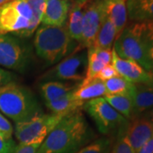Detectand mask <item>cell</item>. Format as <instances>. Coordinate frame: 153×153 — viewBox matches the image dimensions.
<instances>
[{
	"instance_id": "cell-1",
	"label": "cell",
	"mask_w": 153,
	"mask_h": 153,
	"mask_svg": "<svg viewBox=\"0 0 153 153\" xmlns=\"http://www.w3.org/2000/svg\"><path fill=\"white\" fill-rule=\"evenodd\" d=\"M82 109L65 115L45 137L37 153H76L90 142L93 133Z\"/></svg>"
},
{
	"instance_id": "cell-2",
	"label": "cell",
	"mask_w": 153,
	"mask_h": 153,
	"mask_svg": "<svg viewBox=\"0 0 153 153\" xmlns=\"http://www.w3.org/2000/svg\"><path fill=\"white\" fill-rule=\"evenodd\" d=\"M152 47L153 22H131L117 37L113 44V49L120 57L135 61L147 71L153 70Z\"/></svg>"
},
{
	"instance_id": "cell-3",
	"label": "cell",
	"mask_w": 153,
	"mask_h": 153,
	"mask_svg": "<svg viewBox=\"0 0 153 153\" xmlns=\"http://www.w3.org/2000/svg\"><path fill=\"white\" fill-rule=\"evenodd\" d=\"M0 112L16 123L44 113L33 91L16 82L0 88Z\"/></svg>"
},
{
	"instance_id": "cell-4",
	"label": "cell",
	"mask_w": 153,
	"mask_h": 153,
	"mask_svg": "<svg viewBox=\"0 0 153 153\" xmlns=\"http://www.w3.org/2000/svg\"><path fill=\"white\" fill-rule=\"evenodd\" d=\"M33 45L41 60L48 65H55L81 44L71 38L65 27L40 26L36 30Z\"/></svg>"
},
{
	"instance_id": "cell-5",
	"label": "cell",
	"mask_w": 153,
	"mask_h": 153,
	"mask_svg": "<svg viewBox=\"0 0 153 153\" xmlns=\"http://www.w3.org/2000/svg\"><path fill=\"white\" fill-rule=\"evenodd\" d=\"M87 64V49L80 45L73 53L44 72L40 80L42 82L62 81L81 83L86 76Z\"/></svg>"
},
{
	"instance_id": "cell-6",
	"label": "cell",
	"mask_w": 153,
	"mask_h": 153,
	"mask_svg": "<svg viewBox=\"0 0 153 153\" xmlns=\"http://www.w3.org/2000/svg\"><path fill=\"white\" fill-rule=\"evenodd\" d=\"M82 109L93 119L98 130L103 135L117 134L120 129L128 126L129 121L111 107L104 97L86 101Z\"/></svg>"
},
{
	"instance_id": "cell-7",
	"label": "cell",
	"mask_w": 153,
	"mask_h": 153,
	"mask_svg": "<svg viewBox=\"0 0 153 153\" xmlns=\"http://www.w3.org/2000/svg\"><path fill=\"white\" fill-rule=\"evenodd\" d=\"M33 11L27 0H10L0 6V35L18 36L29 27Z\"/></svg>"
},
{
	"instance_id": "cell-8",
	"label": "cell",
	"mask_w": 153,
	"mask_h": 153,
	"mask_svg": "<svg viewBox=\"0 0 153 153\" xmlns=\"http://www.w3.org/2000/svg\"><path fill=\"white\" fill-rule=\"evenodd\" d=\"M31 62V49L21 38L0 35V67L25 72Z\"/></svg>"
},
{
	"instance_id": "cell-9",
	"label": "cell",
	"mask_w": 153,
	"mask_h": 153,
	"mask_svg": "<svg viewBox=\"0 0 153 153\" xmlns=\"http://www.w3.org/2000/svg\"><path fill=\"white\" fill-rule=\"evenodd\" d=\"M67 113H48L36 116L30 120L16 123L14 134L19 144H30L44 140L61 118Z\"/></svg>"
},
{
	"instance_id": "cell-10",
	"label": "cell",
	"mask_w": 153,
	"mask_h": 153,
	"mask_svg": "<svg viewBox=\"0 0 153 153\" xmlns=\"http://www.w3.org/2000/svg\"><path fill=\"white\" fill-rule=\"evenodd\" d=\"M105 16L103 0H93L84 6L82 22V46L92 47Z\"/></svg>"
},
{
	"instance_id": "cell-11",
	"label": "cell",
	"mask_w": 153,
	"mask_h": 153,
	"mask_svg": "<svg viewBox=\"0 0 153 153\" xmlns=\"http://www.w3.org/2000/svg\"><path fill=\"white\" fill-rule=\"evenodd\" d=\"M111 65L117 74L132 83L153 84V70L147 71L140 64L132 60L123 59L112 48Z\"/></svg>"
},
{
	"instance_id": "cell-12",
	"label": "cell",
	"mask_w": 153,
	"mask_h": 153,
	"mask_svg": "<svg viewBox=\"0 0 153 153\" xmlns=\"http://www.w3.org/2000/svg\"><path fill=\"white\" fill-rule=\"evenodd\" d=\"M126 134L134 152L138 153L143 145L153 135V123L142 117L129 121Z\"/></svg>"
},
{
	"instance_id": "cell-13",
	"label": "cell",
	"mask_w": 153,
	"mask_h": 153,
	"mask_svg": "<svg viewBox=\"0 0 153 153\" xmlns=\"http://www.w3.org/2000/svg\"><path fill=\"white\" fill-rule=\"evenodd\" d=\"M71 6L69 0H46L42 26L65 27Z\"/></svg>"
},
{
	"instance_id": "cell-14",
	"label": "cell",
	"mask_w": 153,
	"mask_h": 153,
	"mask_svg": "<svg viewBox=\"0 0 153 153\" xmlns=\"http://www.w3.org/2000/svg\"><path fill=\"white\" fill-rule=\"evenodd\" d=\"M128 94L133 103L132 119L142 116L153 107V84L133 83Z\"/></svg>"
},
{
	"instance_id": "cell-15",
	"label": "cell",
	"mask_w": 153,
	"mask_h": 153,
	"mask_svg": "<svg viewBox=\"0 0 153 153\" xmlns=\"http://www.w3.org/2000/svg\"><path fill=\"white\" fill-rule=\"evenodd\" d=\"M127 0H103V5L105 16L113 23L117 37L120 34L127 26Z\"/></svg>"
},
{
	"instance_id": "cell-16",
	"label": "cell",
	"mask_w": 153,
	"mask_h": 153,
	"mask_svg": "<svg viewBox=\"0 0 153 153\" xmlns=\"http://www.w3.org/2000/svg\"><path fill=\"white\" fill-rule=\"evenodd\" d=\"M79 85V82L47 81L40 84L39 91L44 101L49 102L74 92Z\"/></svg>"
},
{
	"instance_id": "cell-17",
	"label": "cell",
	"mask_w": 153,
	"mask_h": 153,
	"mask_svg": "<svg viewBox=\"0 0 153 153\" xmlns=\"http://www.w3.org/2000/svg\"><path fill=\"white\" fill-rule=\"evenodd\" d=\"M85 4H80L75 1L71 3L68 17L65 26L71 38L76 41L77 43H79L81 45H82V40L83 10Z\"/></svg>"
},
{
	"instance_id": "cell-18",
	"label": "cell",
	"mask_w": 153,
	"mask_h": 153,
	"mask_svg": "<svg viewBox=\"0 0 153 153\" xmlns=\"http://www.w3.org/2000/svg\"><path fill=\"white\" fill-rule=\"evenodd\" d=\"M126 5L131 22H153V0H127Z\"/></svg>"
},
{
	"instance_id": "cell-19",
	"label": "cell",
	"mask_w": 153,
	"mask_h": 153,
	"mask_svg": "<svg viewBox=\"0 0 153 153\" xmlns=\"http://www.w3.org/2000/svg\"><path fill=\"white\" fill-rule=\"evenodd\" d=\"M73 94L76 100L85 103L94 99L105 97L106 95V90L104 82L94 78L89 82L80 83Z\"/></svg>"
},
{
	"instance_id": "cell-20",
	"label": "cell",
	"mask_w": 153,
	"mask_h": 153,
	"mask_svg": "<svg viewBox=\"0 0 153 153\" xmlns=\"http://www.w3.org/2000/svg\"><path fill=\"white\" fill-rule=\"evenodd\" d=\"M117 38V31L113 23L108 17L105 16L99 30L93 46L103 49H111Z\"/></svg>"
},
{
	"instance_id": "cell-21",
	"label": "cell",
	"mask_w": 153,
	"mask_h": 153,
	"mask_svg": "<svg viewBox=\"0 0 153 153\" xmlns=\"http://www.w3.org/2000/svg\"><path fill=\"white\" fill-rule=\"evenodd\" d=\"M73 93L68 94L52 101L45 102V105L52 113H69L72 111L82 108L84 103L76 100Z\"/></svg>"
},
{
	"instance_id": "cell-22",
	"label": "cell",
	"mask_w": 153,
	"mask_h": 153,
	"mask_svg": "<svg viewBox=\"0 0 153 153\" xmlns=\"http://www.w3.org/2000/svg\"><path fill=\"white\" fill-rule=\"evenodd\" d=\"M104 99L117 112L130 121L133 118V103L128 93L105 95Z\"/></svg>"
},
{
	"instance_id": "cell-23",
	"label": "cell",
	"mask_w": 153,
	"mask_h": 153,
	"mask_svg": "<svg viewBox=\"0 0 153 153\" xmlns=\"http://www.w3.org/2000/svg\"><path fill=\"white\" fill-rule=\"evenodd\" d=\"M27 2L33 11V17L29 24V27L25 31L20 33L17 36L18 38H24L31 37L36 32L42 21L46 0H27Z\"/></svg>"
},
{
	"instance_id": "cell-24",
	"label": "cell",
	"mask_w": 153,
	"mask_h": 153,
	"mask_svg": "<svg viewBox=\"0 0 153 153\" xmlns=\"http://www.w3.org/2000/svg\"><path fill=\"white\" fill-rule=\"evenodd\" d=\"M88 55V64H87V71H86V76L81 83L88 82L94 78L97 77L99 72L101 71V69L106 66L103 60H101L99 55L96 54V51L94 48L89 47L87 49Z\"/></svg>"
},
{
	"instance_id": "cell-25",
	"label": "cell",
	"mask_w": 153,
	"mask_h": 153,
	"mask_svg": "<svg viewBox=\"0 0 153 153\" xmlns=\"http://www.w3.org/2000/svg\"><path fill=\"white\" fill-rule=\"evenodd\" d=\"M113 140L110 137L103 136L89 142L76 153H111Z\"/></svg>"
},
{
	"instance_id": "cell-26",
	"label": "cell",
	"mask_w": 153,
	"mask_h": 153,
	"mask_svg": "<svg viewBox=\"0 0 153 153\" xmlns=\"http://www.w3.org/2000/svg\"><path fill=\"white\" fill-rule=\"evenodd\" d=\"M105 86L106 90V95L109 94H119L128 93L132 86V82H128L125 78L117 76L105 81Z\"/></svg>"
},
{
	"instance_id": "cell-27",
	"label": "cell",
	"mask_w": 153,
	"mask_h": 153,
	"mask_svg": "<svg viewBox=\"0 0 153 153\" xmlns=\"http://www.w3.org/2000/svg\"><path fill=\"white\" fill-rule=\"evenodd\" d=\"M126 128L127 127L117 132L111 153H135L127 137Z\"/></svg>"
},
{
	"instance_id": "cell-28",
	"label": "cell",
	"mask_w": 153,
	"mask_h": 153,
	"mask_svg": "<svg viewBox=\"0 0 153 153\" xmlns=\"http://www.w3.org/2000/svg\"><path fill=\"white\" fill-rule=\"evenodd\" d=\"M14 127L4 115L0 112V135L6 140L13 139Z\"/></svg>"
},
{
	"instance_id": "cell-29",
	"label": "cell",
	"mask_w": 153,
	"mask_h": 153,
	"mask_svg": "<svg viewBox=\"0 0 153 153\" xmlns=\"http://www.w3.org/2000/svg\"><path fill=\"white\" fill-rule=\"evenodd\" d=\"M43 141L44 140L30 144H18L13 153H37V151Z\"/></svg>"
},
{
	"instance_id": "cell-30",
	"label": "cell",
	"mask_w": 153,
	"mask_h": 153,
	"mask_svg": "<svg viewBox=\"0 0 153 153\" xmlns=\"http://www.w3.org/2000/svg\"><path fill=\"white\" fill-rule=\"evenodd\" d=\"M117 76H119V75L117 74V72L115 70L114 66H112L111 64H109V65L105 66L101 69V71L99 72L96 78H98L100 80L105 82V81H106V80L111 79V78Z\"/></svg>"
},
{
	"instance_id": "cell-31",
	"label": "cell",
	"mask_w": 153,
	"mask_h": 153,
	"mask_svg": "<svg viewBox=\"0 0 153 153\" xmlns=\"http://www.w3.org/2000/svg\"><path fill=\"white\" fill-rule=\"evenodd\" d=\"M16 146L13 139L6 140L0 135V153H13Z\"/></svg>"
},
{
	"instance_id": "cell-32",
	"label": "cell",
	"mask_w": 153,
	"mask_h": 153,
	"mask_svg": "<svg viewBox=\"0 0 153 153\" xmlns=\"http://www.w3.org/2000/svg\"><path fill=\"white\" fill-rule=\"evenodd\" d=\"M16 79V76L15 73L0 67V88L10 82H15Z\"/></svg>"
},
{
	"instance_id": "cell-33",
	"label": "cell",
	"mask_w": 153,
	"mask_h": 153,
	"mask_svg": "<svg viewBox=\"0 0 153 153\" xmlns=\"http://www.w3.org/2000/svg\"><path fill=\"white\" fill-rule=\"evenodd\" d=\"M138 153H153V135L143 145Z\"/></svg>"
},
{
	"instance_id": "cell-34",
	"label": "cell",
	"mask_w": 153,
	"mask_h": 153,
	"mask_svg": "<svg viewBox=\"0 0 153 153\" xmlns=\"http://www.w3.org/2000/svg\"><path fill=\"white\" fill-rule=\"evenodd\" d=\"M140 117H142L144 118H146V119H147L150 122L153 123V107L152 109L149 110L148 111H146V113H144L142 116H140Z\"/></svg>"
},
{
	"instance_id": "cell-35",
	"label": "cell",
	"mask_w": 153,
	"mask_h": 153,
	"mask_svg": "<svg viewBox=\"0 0 153 153\" xmlns=\"http://www.w3.org/2000/svg\"><path fill=\"white\" fill-rule=\"evenodd\" d=\"M74 1L78 3V4H85L86 3L88 2V0H74Z\"/></svg>"
},
{
	"instance_id": "cell-36",
	"label": "cell",
	"mask_w": 153,
	"mask_h": 153,
	"mask_svg": "<svg viewBox=\"0 0 153 153\" xmlns=\"http://www.w3.org/2000/svg\"><path fill=\"white\" fill-rule=\"evenodd\" d=\"M9 1H10V0H0V6L3 5L4 4H5V3L9 2Z\"/></svg>"
},
{
	"instance_id": "cell-37",
	"label": "cell",
	"mask_w": 153,
	"mask_h": 153,
	"mask_svg": "<svg viewBox=\"0 0 153 153\" xmlns=\"http://www.w3.org/2000/svg\"><path fill=\"white\" fill-rule=\"evenodd\" d=\"M151 59H152V66H153V47H152V54H151Z\"/></svg>"
}]
</instances>
